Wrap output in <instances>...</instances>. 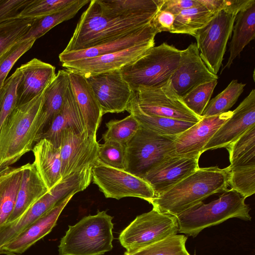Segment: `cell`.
<instances>
[{
  "mask_svg": "<svg viewBox=\"0 0 255 255\" xmlns=\"http://www.w3.org/2000/svg\"><path fill=\"white\" fill-rule=\"evenodd\" d=\"M47 87L31 100L17 105L2 124L0 129V172L32 150L34 143L43 132L42 108Z\"/></svg>",
  "mask_w": 255,
  "mask_h": 255,
  "instance_id": "obj_1",
  "label": "cell"
},
{
  "mask_svg": "<svg viewBox=\"0 0 255 255\" xmlns=\"http://www.w3.org/2000/svg\"><path fill=\"white\" fill-rule=\"evenodd\" d=\"M156 13L106 15L97 0H90L63 51L87 49L134 32L148 24Z\"/></svg>",
  "mask_w": 255,
  "mask_h": 255,
  "instance_id": "obj_2",
  "label": "cell"
},
{
  "mask_svg": "<svg viewBox=\"0 0 255 255\" xmlns=\"http://www.w3.org/2000/svg\"><path fill=\"white\" fill-rule=\"evenodd\" d=\"M228 181L227 167L199 168L149 203L159 212L177 217L209 196L225 191Z\"/></svg>",
  "mask_w": 255,
  "mask_h": 255,
  "instance_id": "obj_3",
  "label": "cell"
},
{
  "mask_svg": "<svg viewBox=\"0 0 255 255\" xmlns=\"http://www.w3.org/2000/svg\"><path fill=\"white\" fill-rule=\"evenodd\" d=\"M245 199L236 191L227 189L218 199L207 204L202 202L177 216L178 232L194 238L204 229L231 218L251 221V208Z\"/></svg>",
  "mask_w": 255,
  "mask_h": 255,
  "instance_id": "obj_4",
  "label": "cell"
},
{
  "mask_svg": "<svg viewBox=\"0 0 255 255\" xmlns=\"http://www.w3.org/2000/svg\"><path fill=\"white\" fill-rule=\"evenodd\" d=\"M113 217L105 211L69 226L58 245L59 255H104L113 248Z\"/></svg>",
  "mask_w": 255,
  "mask_h": 255,
  "instance_id": "obj_5",
  "label": "cell"
},
{
  "mask_svg": "<svg viewBox=\"0 0 255 255\" xmlns=\"http://www.w3.org/2000/svg\"><path fill=\"white\" fill-rule=\"evenodd\" d=\"M181 50L165 42L151 47L143 56L121 69L132 91L139 86L157 87L168 81L178 68Z\"/></svg>",
  "mask_w": 255,
  "mask_h": 255,
  "instance_id": "obj_6",
  "label": "cell"
},
{
  "mask_svg": "<svg viewBox=\"0 0 255 255\" xmlns=\"http://www.w3.org/2000/svg\"><path fill=\"white\" fill-rule=\"evenodd\" d=\"M177 136L160 134L140 126L126 145L125 170L141 178L166 158L175 156Z\"/></svg>",
  "mask_w": 255,
  "mask_h": 255,
  "instance_id": "obj_7",
  "label": "cell"
},
{
  "mask_svg": "<svg viewBox=\"0 0 255 255\" xmlns=\"http://www.w3.org/2000/svg\"><path fill=\"white\" fill-rule=\"evenodd\" d=\"M240 11L228 9L218 12L194 35L201 59L215 75L217 74L222 65L227 43Z\"/></svg>",
  "mask_w": 255,
  "mask_h": 255,
  "instance_id": "obj_8",
  "label": "cell"
},
{
  "mask_svg": "<svg viewBox=\"0 0 255 255\" xmlns=\"http://www.w3.org/2000/svg\"><path fill=\"white\" fill-rule=\"evenodd\" d=\"M176 217L154 208L136 218L120 234L119 241L130 252L170 236L177 235Z\"/></svg>",
  "mask_w": 255,
  "mask_h": 255,
  "instance_id": "obj_9",
  "label": "cell"
},
{
  "mask_svg": "<svg viewBox=\"0 0 255 255\" xmlns=\"http://www.w3.org/2000/svg\"><path fill=\"white\" fill-rule=\"evenodd\" d=\"M92 180L106 198L119 200L137 197L148 203L154 197L150 186L142 178L97 160L91 169Z\"/></svg>",
  "mask_w": 255,
  "mask_h": 255,
  "instance_id": "obj_10",
  "label": "cell"
},
{
  "mask_svg": "<svg viewBox=\"0 0 255 255\" xmlns=\"http://www.w3.org/2000/svg\"><path fill=\"white\" fill-rule=\"evenodd\" d=\"M136 92L140 108L148 115L193 123L202 118L186 106L170 79L157 87L139 86Z\"/></svg>",
  "mask_w": 255,
  "mask_h": 255,
  "instance_id": "obj_11",
  "label": "cell"
},
{
  "mask_svg": "<svg viewBox=\"0 0 255 255\" xmlns=\"http://www.w3.org/2000/svg\"><path fill=\"white\" fill-rule=\"evenodd\" d=\"M99 146L97 135L88 134L85 131L81 133L69 129L63 131L60 145L62 179L92 167L98 160Z\"/></svg>",
  "mask_w": 255,
  "mask_h": 255,
  "instance_id": "obj_12",
  "label": "cell"
},
{
  "mask_svg": "<svg viewBox=\"0 0 255 255\" xmlns=\"http://www.w3.org/2000/svg\"><path fill=\"white\" fill-rule=\"evenodd\" d=\"M75 193V187L68 179H63L14 221L0 227V250L37 219L60 202Z\"/></svg>",
  "mask_w": 255,
  "mask_h": 255,
  "instance_id": "obj_13",
  "label": "cell"
},
{
  "mask_svg": "<svg viewBox=\"0 0 255 255\" xmlns=\"http://www.w3.org/2000/svg\"><path fill=\"white\" fill-rule=\"evenodd\" d=\"M100 106L102 115L127 111L133 91L120 70L86 78Z\"/></svg>",
  "mask_w": 255,
  "mask_h": 255,
  "instance_id": "obj_14",
  "label": "cell"
},
{
  "mask_svg": "<svg viewBox=\"0 0 255 255\" xmlns=\"http://www.w3.org/2000/svg\"><path fill=\"white\" fill-rule=\"evenodd\" d=\"M154 44L155 41L152 40L99 57L64 63L62 66L66 70L82 74L85 78L120 70L144 55Z\"/></svg>",
  "mask_w": 255,
  "mask_h": 255,
  "instance_id": "obj_15",
  "label": "cell"
},
{
  "mask_svg": "<svg viewBox=\"0 0 255 255\" xmlns=\"http://www.w3.org/2000/svg\"><path fill=\"white\" fill-rule=\"evenodd\" d=\"M201 59L195 43L181 50L179 65L172 75V86L181 98L202 84L218 80Z\"/></svg>",
  "mask_w": 255,
  "mask_h": 255,
  "instance_id": "obj_16",
  "label": "cell"
},
{
  "mask_svg": "<svg viewBox=\"0 0 255 255\" xmlns=\"http://www.w3.org/2000/svg\"><path fill=\"white\" fill-rule=\"evenodd\" d=\"M199 157H169L147 172L141 178L152 188L154 197L158 196L198 169Z\"/></svg>",
  "mask_w": 255,
  "mask_h": 255,
  "instance_id": "obj_17",
  "label": "cell"
},
{
  "mask_svg": "<svg viewBox=\"0 0 255 255\" xmlns=\"http://www.w3.org/2000/svg\"><path fill=\"white\" fill-rule=\"evenodd\" d=\"M229 111L222 114L202 119L178 135L174 142L175 156H200L203 148L218 129L232 115Z\"/></svg>",
  "mask_w": 255,
  "mask_h": 255,
  "instance_id": "obj_18",
  "label": "cell"
},
{
  "mask_svg": "<svg viewBox=\"0 0 255 255\" xmlns=\"http://www.w3.org/2000/svg\"><path fill=\"white\" fill-rule=\"evenodd\" d=\"M231 117L218 129L203 148L209 150L226 147L255 125V90L253 89Z\"/></svg>",
  "mask_w": 255,
  "mask_h": 255,
  "instance_id": "obj_19",
  "label": "cell"
},
{
  "mask_svg": "<svg viewBox=\"0 0 255 255\" xmlns=\"http://www.w3.org/2000/svg\"><path fill=\"white\" fill-rule=\"evenodd\" d=\"M157 31L150 22L134 32L87 49L62 51L59 55L62 64L68 62L91 58L116 52L136 45L154 40Z\"/></svg>",
  "mask_w": 255,
  "mask_h": 255,
  "instance_id": "obj_20",
  "label": "cell"
},
{
  "mask_svg": "<svg viewBox=\"0 0 255 255\" xmlns=\"http://www.w3.org/2000/svg\"><path fill=\"white\" fill-rule=\"evenodd\" d=\"M74 195H71L60 202L7 243L0 250V254L8 253L21 255L48 234L56 225L61 213Z\"/></svg>",
  "mask_w": 255,
  "mask_h": 255,
  "instance_id": "obj_21",
  "label": "cell"
},
{
  "mask_svg": "<svg viewBox=\"0 0 255 255\" xmlns=\"http://www.w3.org/2000/svg\"><path fill=\"white\" fill-rule=\"evenodd\" d=\"M67 70L71 89L84 123L85 130L88 134L97 135L103 115L95 94L82 74Z\"/></svg>",
  "mask_w": 255,
  "mask_h": 255,
  "instance_id": "obj_22",
  "label": "cell"
},
{
  "mask_svg": "<svg viewBox=\"0 0 255 255\" xmlns=\"http://www.w3.org/2000/svg\"><path fill=\"white\" fill-rule=\"evenodd\" d=\"M18 68L22 77L17 90V105L27 102L41 93L56 74L54 66L36 58Z\"/></svg>",
  "mask_w": 255,
  "mask_h": 255,
  "instance_id": "obj_23",
  "label": "cell"
},
{
  "mask_svg": "<svg viewBox=\"0 0 255 255\" xmlns=\"http://www.w3.org/2000/svg\"><path fill=\"white\" fill-rule=\"evenodd\" d=\"M67 129L76 133H81L85 131L84 123L73 95L70 83L66 91L63 108L47 129L39 136L38 141L45 138L55 146L59 147L62 133Z\"/></svg>",
  "mask_w": 255,
  "mask_h": 255,
  "instance_id": "obj_24",
  "label": "cell"
},
{
  "mask_svg": "<svg viewBox=\"0 0 255 255\" xmlns=\"http://www.w3.org/2000/svg\"><path fill=\"white\" fill-rule=\"evenodd\" d=\"M32 151L34 157L33 163L49 190L62 179L60 148L42 138L37 142Z\"/></svg>",
  "mask_w": 255,
  "mask_h": 255,
  "instance_id": "obj_25",
  "label": "cell"
},
{
  "mask_svg": "<svg viewBox=\"0 0 255 255\" xmlns=\"http://www.w3.org/2000/svg\"><path fill=\"white\" fill-rule=\"evenodd\" d=\"M23 172L14 209L7 223L11 222L27 211L49 190L33 163L22 165Z\"/></svg>",
  "mask_w": 255,
  "mask_h": 255,
  "instance_id": "obj_26",
  "label": "cell"
},
{
  "mask_svg": "<svg viewBox=\"0 0 255 255\" xmlns=\"http://www.w3.org/2000/svg\"><path fill=\"white\" fill-rule=\"evenodd\" d=\"M230 43V55L221 73L229 68L234 60L240 56L244 48L255 38V0L249 2L238 13Z\"/></svg>",
  "mask_w": 255,
  "mask_h": 255,
  "instance_id": "obj_27",
  "label": "cell"
},
{
  "mask_svg": "<svg viewBox=\"0 0 255 255\" xmlns=\"http://www.w3.org/2000/svg\"><path fill=\"white\" fill-rule=\"evenodd\" d=\"M127 111L135 117L140 126L164 135H178L197 123L145 113L139 106L137 93L134 91L132 92Z\"/></svg>",
  "mask_w": 255,
  "mask_h": 255,
  "instance_id": "obj_28",
  "label": "cell"
},
{
  "mask_svg": "<svg viewBox=\"0 0 255 255\" xmlns=\"http://www.w3.org/2000/svg\"><path fill=\"white\" fill-rule=\"evenodd\" d=\"M69 83L68 71L60 70L47 86L44 94L42 108L44 131L63 108Z\"/></svg>",
  "mask_w": 255,
  "mask_h": 255,
  "instance_id": "obj_29",
  "label": "cell"
},
{
  "mask_svg": "<svg viewBox=\"0 0 255 255\" xmlns=\"http://www.w3.org/2000/svg\"><path fill=\"white\" fill-rule=\"evenodd\" d=\"M22 172L21 166H9L0 172V227L7 222L14 209Z\"/></svg>",
  "mask_w": 255,
  "mask_h": 255,
  "instance_id": "obj_30",
  "label": "cell"
},
{
  "mask_svg": "<svg viewBox=\"0 0 255 255\" xmlns=\"http://www.w3.org/2000/svg\"><path fill=\"white\" fill-rule=\"evenodd\" d=\"M103 14L129 15L156 13L164 0H97Z\"/></svg>",
  "mask_w": 255,
  "mask_h": 255,
  "instance_id": "obj_31",
  "label": "cell"
},
{
  "mask_svg": "<svg viewBox=\"0 0 255 255\" xmlns=\"http://www.w3.org/2000/svg\"><path fill=\"white\" fill-rule=\"evenodd\" d=\"M90 1L89 0H77L74 4L60 11L34 18L30 29L21 41L29 39H35L36 40L55 26L74 17Z\"/></svg>",
  "mask_w": 255,
  "mask_h": 255,
  "instance_id": "obj_32",
  "label": "cell"
},
{
  "mask_svg": "<svg viewBox=\"0 0 255 255\" xmlns=\"http://www.w3.org/2000/svg\"><path fill=\"white\" fill-rule=\"evenodd\" d=\"M226 148L229 153L228 169L255 165V125Z\"/></svg>",
  "mask_w": 255,
  "mask_h": 255,
  "instance_id": "obj_33",
  "label": "cell"
},
{
  "mask_svg": "<svg viewBox=\"0 0 255 255\" xmlns=\"http://www.w3.org/2000/svg\"><path fill=\"white\" fill-rule=\"evenodd\" d=\"M34 18L19 17L0 22V62L22 40Z\"/></svg>",
  "mask_w": 255,
  "mask_h": 255,
  "instance_id": "obj_34",
  "label": "cell"
},
{
  "mask_svg": "<svg viewBox=\"0 0 255 255\" xmlns=\"http://www.w3.org/2000/svg\"><path fill=\"white\" fill-rule=\"evenodd\" d=\"M214 15L201 4L182 10L175 16L170 33L194 36L196 32L204 26Z\"/></svg>",
  "mask_w": 255,
  "mask_h": 255,
  "instance_id": "obj_35",
  "label": "cell"
},
{
  "mask_svg": "<svg viewBox=\"0 0 255 255\" xmlns=\"http://www.w3.org/2000/svg\"><path fill=\"white\" fill-rule=\"evenodd\" d=\"M187 237L182 235L170 236L123 255H189L186 249Z\"/></svg>",
  "mask_w": 255,
  "mask_h": 255,
  "instance_id": "obj_36",
  "label": "cell"
},
{
  "mask_svg": "<svg viewBox=\"0 0 255 255\" xmlns=\"http://www.w3.org/2000/svg\"><path fill=\"white\" fill-rule=\"evenodd\" d=\"M246 84L233 80L220 93L209 102L202 117L208 118L226 113L236 103Z\"/></svg>",
  "mask_w": 255,
  "mask_h": 255,
  "instance_id": "obj_37",
  "label": "cell"
},
{
  "mask_svg": "<svg viewBox=\"0 0 255 255\" xmlns=\"http://www.w3.org/2000/svg\"><path fill=\"white\" fill-rule=\"evenodd\" d=\"M107 131L103 134L104 141L112 140L126 145L135 134L140 125L130 114L123 119L111 120L106 124Z\"/></svg>",
  "mask_w": 255,
  "mask_h": 255,
  "instance_id": "obj_38",
  "label": "cell"
},
{
  "mask_svg": "<svg viewBox=\"0 0 255 255\" xmlns=\"http://www.w3.org/2000/svg\"><path fill=\"white\" fill-rule=\"evenodd\" d=\"M228 170V183L232 189L245 198L255 193V165L237 167Z\"/></svg>",
  "mask_w": 255,
  "mask_h": 255,
  "instance_id": "obj_39",
  "label": "cell"
},
{
  "mask_svg": "<svg viewBox=\"0 0 255 255\" xmlns=\"http://www.w3.org/2000/svg\"><path fill=\"white\" fill-rule=\"evenodd\" d=\"M77 0H31L19 17L37 18L60 11Z\"/></svg>",
  "mask_w": 255,
  "mask_h": 255,
  "instance_id": "obj_40",
  "label": "cell"
},
{
  "mask_svg": "<svg viewBox=\"0 0 255 255\" xmlns=\"http://www.w3.org/2000/svg\"><path fill=\"white\" fill-rule=\"evenodd\" d=\"M21 77V73L17 68L4 83V94L0 102V129L17 105V90Z\"/></svg>",
  "mask_w": 255,
  "mask_h": 255,
  "instance_id": "obj_41",
  "label": "cell"
},
{
  "mask_svg": "<svg viewBox=\"0 0 255 255\" xmlns=\"http://www.w3.org/2000/svg\"><path fill=\"white\" fill-rule=\"evenodd\" d=\"M217 83L218 80H213L198 86L182 98L184 103L192 112L202 117Z\"/></svg>",
  "mask_w": 255,
  "mask_h": 255,
  "instance_id": "obj_42",
  "label": "cell"
},
{
  "mask_svg": "<svg viewBox=\"0 0 255 255\" xmlns=\"http://www.w3.org/2000/svg\"><path fill=\"white\" fill-rule=\"evenodd\" d=\"M126 145L107 140L100 144L98 160L113 168L125 170Z\"/></svg>",
  "mask_w": 255,
  "mask_h": 255,
  "instance_id": "obj_43",
  "label": "cell"
},
{
  "mask_svg": "<svg viewBox=\"0 0 255 255\" xmlns=\"http://www.w3.org/2000/svg\"><path fill=\"white\" fill-rule=\"evenodd\" d=\"M36 40L29 39L21 41L0 62V90L2 88L11 69L17 61L31 48Z\"/></svg>",
  "mask_w": 255,
  "mask_h": 255,
  "instance_id": "obj_44",
  "label": "cell"
},
{
  "mask_svg": "<svg viewBox=\"0 0 255 255\" xmlns=\"http://www.w3.org/2000/svg\"><path fill=\"white\" fill-rule=\"evenodd\" d=\"M31 0H0V22L19 18Z\"/></svg>",
  "mask_w": 255,
  "mask_h": 255,
  "instance_id": "obj_45",
  "label": "cell"
},
{
  "mask_svg": "<svg viewBox=\"0 0 255 255\" xmlns=\"http://www.w3.org/2000/svg\"><path fill=\"white\" fill-rule=\"evenodd\" d=\"M175 19V15L172 13L159 9L152 19L150 23L157 31L158 33L171 31Z\"/></svg>",
  "mask_w": 255,
  "mask_h": 255,
  "instance_id": "obj_46",
  "label": "cell"
},
{
  "mask_svg": "<svg viewBox=\"0 0 255 255\" xmlns=\"http://www.w3.org/2000/svg\"><path fill=\"white\" fill-rule=\"evenodd\" d=\"M200 5L198 0H164L160 9L168 11L175 16L182 10Z\"/></svg>",
  "mask_w": 255,
  "mask_h": 255,
  "instance_id": "obj_47",
  "label": "cell"
},
{
  "mask_svg": "<svg viewBox=\"0 0 255 255\" xmlns=\"http://www.w3.org/2000/svg\"><path fill=\"white\" fill-rule=\"evenodd\" d=\"M198 1L213 14L222 10L231 9L234 4V0H198Z\"/></svg>",
  "mask_w": 255,
  "mask_h": 255,
  "instance_id": "obj_48",
  "label": "cell"
},
{
  "mask_svg": "<svg viewBox=\"0 0 255 255\" xmlns=\"http://www.w3.org/2000/svg\"><path fill=\"white\" fill-rule=\"evenodd\" d=\"M3 94H4V89L2 87V88L0 90V102L2 99Z\"/></svg>",
  "mask_w": 255,
  "mask_h": 255,
  "instance_id": "obj_49",
  "label": "cell"
},
{
  "mask_svg": "<svg viewBox=\"0 0 255 255\" xmlns=\"http://www.w3.org/2000/svg\"><path fill=\"white\" fill-rule=\"evenodd\" d=\"M4 255H20L19 254H15L8 253H5V254H4Z\"/></svg>",
  "mask_w": 255,
  "mask_h": 255,
  "instance_id": "obj_50",
  "label": "cell"
},
{
  "mask_svg": "<svg viewBox=\"0 0 255 255\" xmlns=\"http://www.w3.org/2000/svg\"><path fill=\"white\" fill-rule=\"evenodd\" d=\"M189 255H191L190 254H189Z\"/></svg>",
  "mask_w": 255,
  "mask_h": 255,
  "instance_id": "obj_51",
  "label": "cell"
}]
</instances>
